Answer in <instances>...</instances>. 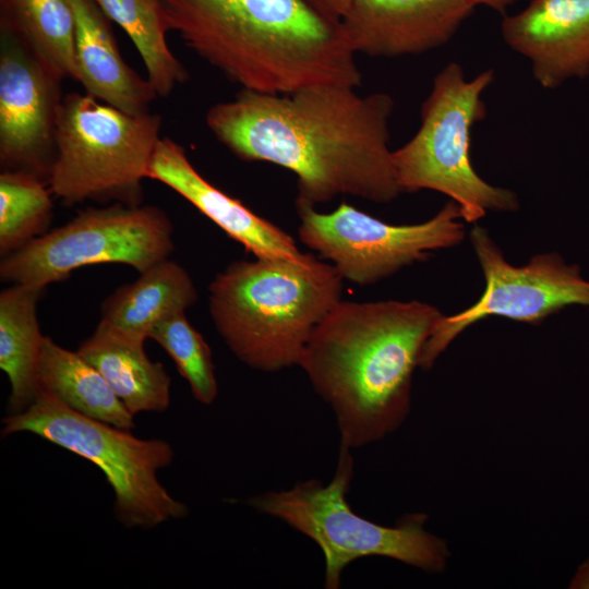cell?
Masks as SVG:
<instances>
[{"label":"cell","instance_id":"obj_21","mask_svg":"<svg viewBox=\"0 0 589 589\" xmlns=\"http://www.w3.org/2000/svg\"><path fill=\"white\" fill-rule=\"evenodd\" d=\"M0 27L28 46L60 77L79 82L69 0H0Z\"/></svg>","mask_w":589,"mask_h":589},{"label":"cell","instance_id":"obj_26","mask_svg":"<svg viewBox=\"0 0 589 589\" xmlns=\"http://www.w3.org/2000/svg\"><path fill=\"white\" fill-rule=\"evenodd\" d=\"M568 588L589 589V557L577 567Z\"/></svg>","mask_w":589,"mask_h":589},{"label":"cell","instance_id":"obj_13","mask_svg":"<svg viewBox=\"0 0 589 589\" xmlns=\"http://www.w3.org/2000/svg\"><path fill=\"white\" fill-rule=\"evenodd\" d=\"M473 9L469 0H352L339 23L356 55L397 57L445 45Z\"/></svg>","mask_w":589,"mask_h":589},{"label":"cell","instance_id":"obj_3","mask_svg":"<svg viewBox=\"0 0 589 589\" xmlns=\"http://www.w3.org/2000/svg\"><path fill=\"white\" fill-rule=\"evenodd\" d=\"M169 31L241 88L290 94L358 87L361 72L340 23L306 0H160Z\"/></svg>","mask_w":589,"mask_h":589},{"label":"cell","instance_id":"obj_2","mask_svg":"<svg viewBox=\"0 0 589 589\" xmlns=\"http://www.w3.org/2000/svg\"><path fill=\"white\" fill-rule=\"evenodd\" d=\"M442 317L417 300H340L316 326L298 366L330 407L340 445L366 446L406 421L413 372Z\"/></svg>","mask_w":589,"mask_h":589},{"label":"cell","instance_id":"obj_6","mask_svg":"<svg viewBox=\"0 0 589 589\" xmlns=\"http://www.w3.org/2000/svg\"><path fill=\"white\" fill-rule=\"evenodd\" d=\"M493 80L491 69L467 80L460 64L448 63L435 75L421 106L419 130L393 151L402 192L443 193L459 206L466 223L481 219L488 211L514 212L519 207L517 195L484 181L470 158L471 130L485 118L482 94Z\"/></svg>","mask_w":589,"mask_h":589},{"label":"cell","instance_id":"obj_5","mask_svg":"<svg viewBox=\"0 0 589 589\" xmlns=\"http://www.w3.org/2000/svg\"><path fill=\"white\" fill-rule=\"evenodd\" d=\"M350 450L340 445L328 484L309 479L288 490L250 497L247 503L287 524L320 548L326 589H338L342 570L370 556L395 560L429 574L443 573L452 552L445 539L425 528L426 514H407L393 526H385L352 510L347 500L354 466Z\"/></svg>","mask_w":589,"mask_h":589},{"label":"cell","instance_id":"obj_12","mask_svg":"<svg viewBox=\"0 0 589 589\" xmlns=\"http://www.w3.org/2000/svg\"><path fill=\"white\" fill-rule=\"evenodd\" d=\"M62 80L28 46L0 27L2 170L28 171L48 181L56 158Z\"/></svg>","mask_w":589,"mask_h":589},{"label":"cell","instance_id":"obj_20","mask_svg":"<svg viewBox=\"0 0 589 589\" xmlns=\"http://www.w3.org/2000/svg\"><path fill=\"white\" fill-rule=\"evenodd\" d=\"M39 389L55 394L71 409L119 429L134 428L132 414L104 376L79 352L45 336L38 368Z\"/></svg>","mask_w":589,"mask_h":589},{"label":"cell","instance_id":"obj_9","mask_svg":"<svg viewBox=\"0 0 589 589\" xmlns=\"http://www.w3.org/2000/svg\"><path fill=\"white\" fill-rule=\"evenodd\" d=\"M172 251L173 226L161 208L116 202L82 211L3 256L0 277L44 290L87 265L119 263L143 273Z\"/></svg>","mask_w":589,"mask_h":589},{"label":"cell","instance_id":"obj_7","mask_svg":"<svg viewBox=\"0 0 589 589\" xmlns=\"http://www.w3.org/2000/svg\"><path fill=\"white\" fill-rule=\"evenodd\" d=\"M161 117L132 115L92 95L63 96L48 187L63 204H142V181L159 142Z\"/></svg>","mask_w":589,"mask_h":589},{"label":"cell","instance_id":"obj_19","mask_svg":"<svg viewBox=\"0 0 589 589\" xmlns=\"http://www.w3.org/2000/svg\"><path fill=\"white\" fill-rule=\"evenodd\" d=\"M199 293L188 271L169 257L143 273L132 284L119 287L101 304V320L148 338L156 323L185 311Z\"/></svg>","mask_w":589,"mask_h":589},{"label":"cell","instance_id":"obj_4","mask_svg":"<svg viewBox=\"0 0 589 589\" xmlns=\"http://www.w3.org/2000/svg\"><path fill=\"white\" fill-rule=\"evenodd\" d=\"M342 281L316 256L235 261L208 286L209 314L241 362L278 372L299 365L314 329L341 300Z\"/></svg>","mask_w":589,"mask_h":589},{"label":"cell","instance_id":"obj_23","mask_svg":"<svg viewBox=\"0 0 589 589\" xmlns=\"http://www.w3.org/2000/svg\"><path fill=\"white\" fill-rule=\"evenodd\" d=\"M51 191L41 177L20 170L0 175V253L9 255L46 233L52 217Z\"/></svg>","mask_w":589,"mask_h":589},{"label":"cell","instance_id":"obj_10","mask_svg":"<svg viewBox=\"0 0 589 589\" xmlns=\"http://www.w3.org/2000/svg\"><path fill=\"white\" fill-rule=\"evenodd\" d=\"M296 207L302 244L328 260L344 280L360 286L376 284L465 238L460 208L452 200L429 220L413 225L385 223L346 202L330 213Z\"/></svg>","mask_w":589,"mask_h":589},{"label":"cell","instance_id":"obj_27","mask_svg":"<svg viewBox=\"0 0 589 589\" xmlns=\"http://www.w3.org/2000/svg\"><path fill=\"white\" fill-rule=\"evenodd\" d=\"M474 7L484 5L497 12H505L517 0H469Z\"/></svg>","mask_w":589,"mask_h":589},{"label":"cell","instance_id":"obj_25","mask_svg":"<svg viewBox=\"0 0 589 589\" xmlns=\"http://www.w3.org/2000/svg\"><path fill=\"white\" fill-rule=\"evenodd\" d=\"M327 19L339 22L348 11L352 0H306Z\"/></svg>","mask_w":589,"mask_h":589},{"label":"cell","instance_id":"obj_8","mask_svg":"<svg viewBox=\"0 0 589 589\" xmlns=\"http://www.w3.org/2000/svg\"><path fill=\"white\" fill-rule=\"evenodd\" d=\"M29 432L96 465L115 493V515L128 528L151 529L188 515L157 471L171 465L175 452L163 440H142L130 430L83 416L40 388L31 406L2 420L1 435Z\"/></svg>","mask_w":589,"mask_h":589},{"label":"cell","instance_id":"obj_22","mask_svg":"<svg viewBox=\"0 0 589 589\" xmlns=\"http://www.w3.org/2000/svg\"><path fill=\"white\" fill-rule=\"evenodd\" d=\"M96 1L132 40L157 96L170 95L189 80L188 70L167 44L169 27L160 0Z\"/></svg>","mask_w":589,"mask_h":589},{"label":"cell","instance_id":"obj_11","mask_svg":"<svg viewBox=\"0 0 589 589\" xmlns=\"http://www.w3.org/2000/svg\"><path fill=\"white\" fill-rule=\"evenodd\" d=\"M470 241L484 275V291L468 309L438 321L420 359L423 370L432 368L460 333L486 316L538 325L566 306H589V280L557 253L538 254L527 265L514 266L486 229L473 226Z\"/></svg>","mask_w":589,"mask_h":589},{"label":"cell","instance_id":"obj_24","mask_svg":"<svg viewBox=\"0 0 589 589\" xmlns=\"http://www.w3.org/2000/svg\"><path fill=\"white\" fill-rule=\"evenodd\" d=\"M148 338L166 350L199 402L211 405L215 401L218 385L212 350L201 333L191 325L185 311L170 314L156 323Z\"/></svg>","mask_w":589,"mask_h":589},{"label":"cell","instance_id":"obj_15","mask_svg":"<svg viewBox=\"0 0 589 589\" xmlns=\"http://www.w3.org/2000/svg\"><path fill=\"white\" fill-rule=\"evenodd\" d=\"M501 29L506 45L530 61L543 88L589 75V0H532L505 16Z\"/></svg>","mask_w":589,"mask_h":589},{"label":"cell","instance_id":"obj_1","mask_svg":"<svg viewBox=\"0 0 589 589\" xmlns=\"http://www.w3.org/2000/svg\"><path fill=\"white\" fill-rule=\"evenodd\" d=\"M394 100L360 96L356 87L320 85L290 94L241 88L206 113V124L231 153L293 172L296 205L326 203L339 194L388 203L402 192L389 149Z\"/></svg>","mask_w":589,"mask_h":589},{"label":"cell","instance_id":"obj_17","mask_svg":"<svg viewBox=\"0 0 589 589\" xmlns=\"http://www.w3.org/2000/svg\"><path fill=\"white\" fill-rule=\"evenodd\" d=\"M146 339L100 318L77 348L132 414L163 412L170 404L171 377L146 354Z\"/></svg>","mask_w":589,"mask_h":589},{"label":"cell","instance_id":"obj_16","mask_svg":"<svg viewBox=\"0 0 589 589\" xmlns=\"http://www.w3.org/2000/svg\"><path fill=\"white\" fill-rule=\"evenodd\" d=\"M74 16L79 82L85 93L132 115L149 112L157 94L123 59L110 19L96 0H69Z\"/></svg>","mask_w":589,"mask_h":589},{"label":"cell","instance_id":"obj_18","mask_svg":"<svg viewBox=\"0 0 589 589\" xmlns=\"http://www.w3.org/2000/svg\"><path fill=\"white\" fill-rule=\"evenodd\" d=\"M41 291L13 284L0 293V369L11 386L10 414L26 410L39 392L38 368L45 336L36 310Z\"/></svg>","mask_w":589,"mask_h":589},{"label":"cell","instance_id":"obj_14","mask_svg":"<svg viewBox=\"0 0 589 589\" xmlns=\"http://www.w3.org/2000/svg\"><path fill=\"white\" fill-rule=\"evenodd\" d=\"M146 178L180 194L254 257L304 263L314 256L301 252L294 239L278 226L208 182L184 148L169 137L159 140Z\"/></svg>","mask_w":589,"mask_h":589}]
</instances>
